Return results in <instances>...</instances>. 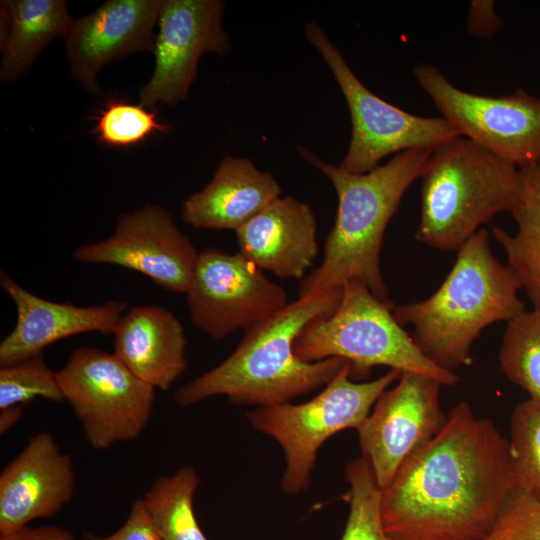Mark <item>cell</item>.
<instances>
[{"instance_id":"f546056e","label":"cell","mask_w":540,"mask_h":540,"mask_svg":"<svg viewBox=\"0 0 540 540\" xmlns=\"http://www.w3.org/2000/svg\"><path fill=\"white\" fill-rule=\"evenodd\" d=\"M87 540H162L143 501L136 500L124 524L108 536L85 534Z\"/></svg>"},{"instance_id":"4fadbf2b","label":"cell","mask_w":540,"mask_h":540,"mask_svg":"<svg viewBox=\"0 0 540 540\" xmlns=\"http://www.w3.org/2000/svg\"><path fill=\"white\" fill-rule=\"evenodd\" d=\"M397 384L385 390L373 411L357 429L362 457L381 490L401 465L444 426L440 406L441 382L414 372H402Z\"/></svg>"},{"instance_id":"277c9868","label":"cell","mask_w":540,"mask_h":540,"mask_svg":"<svg viewBox=\"0 0 540 540\" xmlns=\"http://www.w3.org/2000/svg\"><path fill=\"white\" fill-rule=\"evenodd\" d=\"M441 286L427 299L391 309L411 325L419 350L438 367L454 372L472 364L471 346L486 327L509 321L525 310L515 273L493 255L481 228L458 250Z\"/></svg>"},{"instance_id":"44dd1931","label":"cell","mask_w":540,"mask_h":540,"mask_svg":"<svg viewBox=\"0 0 540 540\" xmlns=\"http://www.w3.org/2000/svg\"><path fill=\"white\" fill-rule=\"evenodd\" d=\"M74 19L64 0L1 2L0 79L14 82L55 38H65Z\"/></svg>"},{"instance_id":"1f68e13d","label":"cell","mask_w":540,"mask_h":540,"mask_svg":"<svg viewBox=\"0 0 540 540\" xmlns=\"http://www.w3.org/2000/svg\"><path fill=\"white\" fill-rule=\"evenodd\" d=\"M0 540H77L69 531L56 526L24 527L18 531L0 534Z\"/></svg>"},{"instance_id":"4316f807","label":"cell","mask_w":540,"mask_h":540,"mask_svg":"<svg viewBox=\"0 0 540 540\" xmlns=\"http://www.w3.org/2000/svg\"><path fill=\"white\" fill-rule=\"evenodd\" d=\"M95 119L91 133L110 147H129L172 129L170 124L158 120L157 110L120 99L108 101Z\"/></svg>"},{"instance_id":"4dcf8cb0","label":"cell","mask_w":540,"mask_h":540,"mask_svg":"<svg viewBox=\"0 0 540 540\" xmlns=\"http://www.w3.org/2000/svg\"><path fill=\"white\" fill-rule=\"evenodd\" d=\"M494 1L473 0L467 21V31L477 38L489 39L500 30L504 24L503 19L494 10Z\"/></svg>"},{"instance_id":"3957f363","label":"cell","mask_w":540,"mask_h":540,"mask_svg":"<svg viewBox=\"0 0 540 540\" xmlns=\"http://www.w3.org/2000/svg\"><path fill=\"white\" fill-rule=\"evenodd\" d=\"M432 150H405L369 172L354 174L324 161L305 147H298L300 156L330 180L338 197L323 258L300 281L299 297L342 288L357 280L379 300L391 302L380 268L384 233L403 195L421 177Z\"/></svg>"},{"instance_id":"d6a6232c","label":"cell","mask_w":540,"mask_h":540,"mask_svg":"<svg viewBox=\"0 0 540 540\" xmlns=\"http://www.w3.org/2000/svg\"><path fill=\"white\" fill-rule=\"evenodd\" d=\"M23 407H10L0 412V433L4 434L11 429L22 417Z\"/></svg>"},{"instance_id":"603a6c76","label":"cell","mask_w":540,"mask_h":540,"mask_svg":"<svg viewBox=\"0 0 540 540\" xmlns=\"http://www.w3.org/2000/svg\"><path fill=\"white\" fill-rule=\"evenodd\" d=\"M201 482L191 466L153 481L142 498L162 540H207L193 510Z\"/></svg>"},{"instance_id":"ffe728a7","label":"cell","mask_w":540,"mask_h":540,"mask_svg":"<svg viewBox=\"0 0 540 540\" xmlns=\"http://www.w3.org/2000/svg\"><path fill=\"white\" fill-rule=\"evenodd\" d=\"M280 194L270 173L247 158L225 155L211 181L183 201L181 215L195 229L237 231Z\"/></svg>"},{"instance_id":"83f0119b","label":"cell","mask_w":540,"mask_h":540,"mask_svg":"<svg viewBox=\"0 0 540 540\" xmlns=\"http://www.w3.org/2000/svg\"><path fill=\"white\" fill-rule=\"evenodd\" d=\"M36 398L63 402L56 372L43 354L0 366V410L23 407Z\"/></svg>"},{"instance_id":"484cf974","label":"cell","mask_w":540,"mask_h":540,"mask_svg":"<svg viewBox=\"0 0 540 540\" xmlns=\"http://www.w3.org/2000/svg\"><path fill=\"white\" fill-rule=\"evenodd\" d=\"M510 453L516 488L540 498V403L527 399L510 419Z\"/></svg>"},{"instance_id":"7402d4cb","label":"cell","mask_w":540,"mask_h":540,"mask_svg":"<svg viewBox=\"0 0 540 540\" xmlns=\"http://www.w3.org/2000/svg\"><path fill=\"white\" fill-rule=\"evenodd\" d=\"M521 171L519 199L510 214L517 231L511 235L499 226L493 237L505 251L507 266L515 273L534 308L540 307V163Z\"/></svg>"},{"instance_id":"7c38bea8","label":"cell","mask_w":540,"mask_h":540,"mask_svg":"<svg viewBox=\"0 0 540 540\" xmlns=\"http://www.w3.org/2000/svg\"><path fill=\"white\" fill-rule=\"evenodd\" d=\"M75 260L119 266L139 272L172 293L186 294L199 252L171 213L158 204H146L122 214L106 239L79 246Z\"/></svg>"},{"instance_id":"9a60e30c","label":"cell","mask_w":540,"mask_h":540,"mask_svg":"<svg viewBox=\"0 0 540 540\" xmlns=\"http://www.w3.org/2000/svg\"><path fill=\"white\" fill-rule=\"evenodd\" d=\"M164 0H110L87 16L74 19L65 39L72 76L92 93L108 62L135 52L153 53L154 27Z\"/></svg>"},{"instance_id":"2e32d148","label":"cell","mask_w":540,"mask_h":540,"mask_svg":"<svg viewBox=\"0 0 540 540\" xmlns=\"http://www.w3.org/2000/svg\"><path fill=\"white\" fill-rule=\"evenodd\" d=\"M74 486L71 457L50 433H37L1 472L0 534L56 515L72 499Z\"/></svg>"},{"instance_id":"8fae6325","label":"cell","mask_w":540,"mask_h":540,"mask_svg":"<svg viewBox=\"0 0 540 540\" xmlns=\"http://www.w3.org/2000/svg\"><path fill=\"white\" fill-rule=\"evenodd\" d=\"M185 295L193 325L216 340L263 323L289 303L286 290L242 254L213 247L199 252Z\"/></svg>"},{"instance_id":"52a82bcc","label":"cell","mask_w":540,"mask_h":540,"mask_svg":"<svg viewBox=\"0 0 540 540\" xmlns=\"http://www.w3.org/2000/svg\"><path fill=\"white\" fill-rule=\"evenodd\" d=\"M400 374L391 369L372 381L356 382L351 378L350 363H346L309 401L256 407L247 412L251 426L272 437L282 448L286 465L280 487L284 494L294 496L311 486L323 443L344 429L357 430Z\"/></svg>"},{"instance_id":"6da1fadb","label":"cell","mask_w":540,"mask_h":540,"mask_svg":"<svg viewBox=\"0 0 540 540\" xmlns=\"http://www.w3.org/2000/svg\"><path fill=\"white\" fill-rule=\"evenodd\" d=\"M515 490L509 440L461 401L381 490L382 523L393 540H481Z\"/></svg>"},{"instance_id":"cb8c5ba5","label":"cell","mask_w":540,"mask_h":540,"mask_svg":"<svg viewBox=\"0 0 540 540\" xmlns=\"http://www.w3.org/2000/svg\"><path fill=\"white\" fill-rule=\"evenodd\" d=\"M506 377L540 403V307L507 322L499 351Z\"/></svg>"},{"instance_id":"5bb4252c","label":"cell","mask_w":540,"mask_h":540,"mask_svg":"<svg viewBox=\"0 0 540 540\" xmlns=\"http://www.w3.org/2000/svg\"><path fill=\"white\" fill-rule=\"evenodd\" d=\"M224 2L220 0H164L155 38V67L140 89V104L175 105L185 100L205 53L225 55L230 50L223 27Z\"/></svg>"},{"instance_id":"7a4b0ae2","label":"cell","mask_w":540,"mask_h":540,"mask_svg":"<svg viewBox=\"0 0 540 540\" xmlns=\"http://www.w3.org/2000/svg\"><path fill=\"white\" fill-rule=\"evenodd\" d=\"M342 288L300 296L270 319L244 331L235 350L220 364L174 393L180 407L224 395L232 403L266 407L290 402L328 384L349 363L341 358L300 359L294 345L312 321L331 314Z\"/></svg>"},{"instance_id":"e0dca14e","label":"cell","mask_w":540,"mask_h":540,"mask_svg":"<svg viewBox=\"0 0 540 540\" xmlns=\"http://www.w3.org/2000/svg\"><path fill=\"white\" fill-rule=\"evenodd\" d=\"M0 285L16 307L14 329L0 343V366L43 354L49 345L90 332L112 335L127 303L110 300L77 306L43 299L23 288L2 270Z\"/></svg>"},{"instance_id":"30bf717a","label":"cell","mask_w":540,"mask_h":540,"mask_svg":"<svg viewBox=\"0 0 540 540\" xmlns=\"http://www.w3.org/2000/svg\"><path fill=\"white\" fill-rule=\"evenodd\" d=\"M414 76L442 117L460 134L519 169L540 163V98L522 88L501 97L455 87L433 64Z\"/></svg>"},{"instance_id":"5b68a950","label":"cell","mask_w":540,"mask_h":540,"mask_svg":"<svg viewBox=\"0 0 540 540\" xmlns=\"http://www.w3.org/2000/svg\"><path fill=\"white\" fill-rule=\"evenodd\" d=\"M420 178L415 238L440 250H458L495 215L510 213L522 185L518 167L464 136L434 148Z\"/></svg>"},{"instance_id":"ac0fdd59","label":"cell","mask_w":540,"mask_h":540,"mask_svg":"<svg viewBox=\"0 0 540 540\" xmlns=\"http://www.w3.org/2000/svg\"><path fill=\"white\" fill-rule=\"evenodd\" d=\"M317 219L311 206L279 197L240 227L239 253L279 278L302 280L318 254Z\"/></svg>"},{"instance_id":"8992f818","label":"cell","mask_w":540,"mask_h":540,"mask_svg":"<svg viewBox=\"0 0 540 540\" xmlns=\"http://www.w3.org/2000/svg\"><path fill=\"white\" fill-rule=\"evenodd\" d=\"M392 302H383L361 282L342 287L337 308L309 323L297 337L296 355L306 362L341 358L351 365V378H366L376 366L414 372L437 379L442 385L458 382L455 372L430 361L416 346L392 313Z\"/></svg>"},{"instance_id":"f1b7e54d","label":"cell","mask_w":540,"mask_h":540,"mask_svg":"<svg viewBox=\"0 0 540 540\" xmlns=\"http://www.w3.org/2000/svg\"><path fill=\"white\" fill-rule=\"evenodd\" d=\"M494 530L502 540H540V498L516 488Z\"/></svg>"},{"instance_id":"9c48e42d","label":"cell","mask_w":540,"mask_h":540,"mask_svg":"<svg viewBox=\"0 0 540 540\" xmlns=\"http://www.w3.org/2000/svg\"><path fill=\"white\" fill-rule=\"evenodd\" d=\"M93 449L137 438L147 426L156 389L138 378L114 353L80 347L56 372Z\"/></svg>"},{"instance_id":"ba28073f","label":"cell","mask_w":540,"mask_h":540,"mask_svg":"<svg viewBox=\"0 0 540 540\" xmlns=\"http://www.w3.org/2000/svg\"><path fill=\"white\" fill-rule=\"evenodd\" d=\"M305 34L332 72L350 111L351 140L340 169L366 173L388 155L409 149H434L460 136L442 116L413 115L376 96L354 74L317 22H308Z\"/></svg>"},{"instance_id":"d4e9b609","label":"cell","mask_w":540,"mask_h":540,"mask_svg":"<svg viewBox=\"0 0 540 540\" xmlns=\"http://www.w3.org/2000/svg\"><path fill=\"white\" fill-rule=\"evenodd\" d=\"M349 514L341 540H393L385 531L380 509L381 489L362 456L347 464Z\"/></svg>"},{"instance_id":"836d02e7","label":"cell","mask_w":540,"mask_h":540,"mask_svg":"<svg viewBox=\"0 0 540 540\" xmlns=\"http://www.w3.org/2000/svg\"><path fill=\"white\" fill-rule=\"evenodd\" d=\"M481 540H502V538L500 534L496 530H494L493 533H491L488 537Z\"/></svg>"},{"instance_id":"d6986e66","label":"cell","mask_w":540,"mask_h":540,"mask_svg":"<svg viewBox=\"0 0 540 540\" xmlns=\"http://www.w3.org/2000/svg\"><path fill=\"white\" fill-rule=\"evenodd\" d=\"M112 335L113 353L155 389L168 390L187 367L184 327L165 307H132L119 319Z\"/></svg>"}]
</instances>
